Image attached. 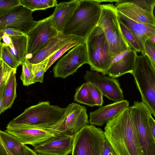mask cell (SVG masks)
Listing matches in <instances>:
<instances>
[{
	"label": "cell",
	"mask_w": 155,
	"mask_h": 155,
	"mask_svg": "<svg viewBox=\"0 0 155 155\" xmlns=\"http://www.w3.org/2000/svg\"><path fill=\"white\" fill-rule=\"evenodd\" d=\"M105 137L117 155H145L140 143L131 107L107 122Z\"/></svg>",
	"instance_id": "cell-1"
},
{
	"label": "cell",
	"mask_w": 155,
	"mask_h": 155,
	"mask_svg": "<svg viewBox=\"0 0 155 155\" xmlns=\"http://www.w3.org/2000/svg\"><path fill=\"white\" fill-rule=\"evenodd\" d=\"M103 1L106 0H79L64 29L63 34L85 41L97 25L101 13V3Z\"/></svg>",
	"instance_id": "cell-2"
},
{
	"label": "cell",
	"mask_w": 155,
	"mask_h": 155,
	"mask_svg": "<svg viewBox=\"0 0 155 155\" xmlns=\"http://www.w3.org/2000/svg\"><path fill=\"white\" fill-rule=\"evenodd\" d=\"M65 108L41 102L25 109L9 123L14 124L57 129L62 134L63 116Z\"/></svg>",
	"instance_id": "cell-3"
},
{
	"label": "cell",
	"mask_w": 155,
	"mask_h": 155,
	"mask_svg": "<svg viewBox=\"0 0 155 155\" xmlns=\"http://www.w3.org/2000/svg\"><path fill=\"white\" fill-rule=\"evenodd\" d=\"M88 63L91 71L107 75L113 57L104 31L97 25L85 40Z\"/></svg>",
	"instance_id": "cell-4"
},
{
	"label": "cell",
	"mask_w": 155,
	"mask_h": 155,
	"mask_svg": "<svg viewBox=\"0 0 155 155\" xmlns=\"http://www.w3.org/2000/svg\"><path fill=\"white\" fill-rule=\"evenodd\" d=\"M101 13L97 25L103 30L113 57L131 48L121 32L118 12L113 4H101Z\"/></svg>",
	"instance_id": "cell-5"
},
{
	"label": "cell",
	"mask_w": 155,
	"mask_h": 155,
	"mask_svg": "<svg viewBox=\"0 0 155 155\" xmlns=\"http://www.w3.org/2000/svg\"><path fill=\"white\" fill-rule=\"evenodd\" d=\"M132 74L142 101L155 117V69L147 55L138 56Z\"/></svg>",
	"instance_id": "cell-6"
},
{
	"label": "cell",
	"mask_w": 155,
	"mask_h": 155,
	"mask_svg": "<svg viewBox=\"0 0 155 155\" xmlns=\"http://www.w3.org/2000/svg\"><path fill=\"white\" fill-rule=\"evenodd\" d=\"M105 139L101 129L87 124L75 135L71 155H101Z\"/></svg>",
	"instance_id": "cell-7"
},
{
	"label": "cell",
	"mask_w": 155,
	"mask_h": 155,
	"mask_svg": "<svg viewBox=\"0 0 155 155\" xmlns=\"http://www.w3.org/2000/svg\"><path fill=\"white\" fill-rule=\"evenodd\" d=\"M130 107L139 141L145 155H155V140L149 122L151 112L142 101H135Z\"/></svg>",
	"instance_id": "cell-8"
},
{
	"label": "cell",
	"mask_w": 155,
	"mask_h": 155,
	"mask_svg": "<svg viewBox=\"0 0 155 155\" xmlns=\"http://www.w3.org/2000/svg\"><path fill=\"white\" fill-rule=\"evenodd\" d=\"M25 144L35 147L56 136L63 134L59 130L9 123L5 131Z\"/></svg>",
	"instance_id": "cell-9"
},
{
	"label": "cell",
	"mask_w": 155,
	"mask_h": 155,
	"mask_svg": "<svg viewBox=\"0 0 155 155\" xmlns=\"http://www.w3.org/2000/svg\"><path fill=\"white\" fill-rule=\"evenodd\" d=\"M88 63L85 42L73 47L62 57L53 69L55 78L65 79L73 75L83 65Z\"/></svg>",
	"instance_id": "cell-10"
},
{
	"label": "cell",
	"mask_w": 155,
	"mask_h": 155,
	"mask_svg": "<svg viewBox=\"0 0 155 155\" xmlns=\"http://www.w3.org/2000/svg\"><path fill=\"white\" fill-rule=\"evenodd\" d=\"M54 27L52 15L38 21L37 24L27 34L28 38L27 55L30 58L44 47L59 33ZM26 56V57H27Z\"/></svg>",
	"instance_id": "cell-11"
},
{
	"label": "cell",
	"mask_w": 155,
	"mask_h": 155,
	"mask_svg": "<svg viewBox=\"0 0 155 155\" xmlns=\"http://www.w3.org/2000/svg\"><path fill=\"white\" fill-rule=\"evenodd\" d=\"M33 12L22 6H18L0 17V29L13 28L26 34L37 24Z\"/></svg>",
	"instance_id": "cell-12"
},
{
	"label": "cell",
	"mask_w": 155,
	"mask_h": 155,
	"mask_svg": "<svg viewBox=\"0 0 155 155\" xmlns=\"http://www.w3.org/2000/svg\"><path fill=\"white\" fill-rule=\"evenodd\" d=\"M84 78L86 82L95 85L109 99L114 102L124 100L123 92L117 79L89 70L86 71Z\"/></svg>",
	"instance_id": "cell-13"
},
{
	"label": "cell",
	"mask_w": 155,
	"mask_h": 155,
	"mask_svg": "<svg viewBox=\"0 0 155 155\" xmlns=\"http://www.w3.org/2000/svg\"><path fill=\"white\" fill-rule=\"evenodd\" d=\"M88 123L85 106L72 103L65 107L62 126L64 134L74 135Z\"/></svg>",
	"instance_id": "cell-14"
},
{
	"label": "cell",
	"mask_w": 155,
	"mask_h": 155,
	"mask_svg": "<svg viewBox=\"0 0 155 155\" xmlns=\"http://www.w3.org/2000/svg\"><path fill=\"white\" fill-rule=\"evenodd\" d=\"M75 135H58L34 147V151L40 154L48 155H68L72 153Z\"/></svg>",
	"instance_id": "cell-15"
},
{
	"label": "cell",
	"mask_w": 155,
	"mask_h": 155,
	"mask_svg": "<svg viewBox=\"0 0 155 155\" xmlns=\"http://www.w3.org/2000/svg\"><path fill=\"white\" fill-rule=\"evenodd\" d=\"M137 52L131 48L113 57L107 74L116 78L125 74H132L138 55Z\"/></svg>",
	"instance_id": "cell-16"
},
{
	"label": "cell",
	"mask_w": 155,
	"mask_h": 155,
	"mask_svg": "<svg viewBox=\"0 0 155 155\" xmlns=\"http://www.w3.org/2000/svg\"><path fill=\"white\" fill-rule=\"evenodd\" d=\"M118 16L119 20L131 31L137 42L141 55L145 54L144 44L147 40L155 36V25L135 22L118 12Z\"/></svg>",
	"instance_id": "cell-17"
},
{
	"label": "cell",
	"mask_w": 155,
	"mask_h": 155,
	"mask_svg": "<svg viewBox=\"0 0 155 155\" xmlns=\"http://www.w3.org/2000/svg\"><path fill=\"white\" fill-rule=\"evenodd\" d=\"M114 5L118 12L134 21L155 25L153 14L139 7L130 0H117Z\"/></svg>",
	"instance_id": "cell-18"
},
{
	"label": "cell",
	"mask_w": 155,
	"mask_h": 155,
	"mask_svg": "<svg viewBox=\"0 0 155 155\" xmlns=\"http://www.w3.org/2000/svg\"><path fill=\"white\" fill-rule=\"evenodd\" d=\"M129 107V102L124 100L101 107L90 113V123L94 125L102 126Z\"/></svg>",
	"instance_id": "cell-19"
},
{
	"label": "cell",
	"mask_w": 155,
	"mask_h": 155,
	"mask_svg": "<svg viewBox=\"0 0 155 155\" xmlns=\"http://www.w3.org/2000/svg\"><path fill=\"white\" fill-rule=\"evenodd\" d=\"M78 37L72 35H66L59 32L44 47L27 58L32 64H37L48 60L55 52L64 45Z\"/></svg>",
	"instance_id": "cell-20"
},
{
	"label": "cell",
	"mask_w": 155,
	"mask_h": 155,
	"mask_svg": "<svg viewBox=\"0 0 155 155\" xmlns=\"http://www.w3.org/2000/svg\"><path fill=\"white\" fill-rule=\"evenodd\" d=\"M79 0L62 2L58 4L52 15L54 27L59 32L63 31L69 19L72 15Z\"/></svg>",
	"instance_id": "cell-21"
},
{
	"label": "cell",
	"mask_w": 155,
	"mask_h": 155,
	"mask_svg": "<svg viewBox=\"0 0 155 155\" xmlns=\"http://www.w3.org/2000/svg\"><path fill=\"white\" fill-rule=\"evenodd\" d=\"M12 43L6 46L15 59L21 65L25 61L27 55L28 38L26 35L21 36H10Z\"/></svg>",
	"instance_id": "cell-22"
},
{
	"label": "cell",
	"mask_w": 155,
	"mask_h": 155,
	"mask_svg": "<svg viewBox=\"0 0 155 155\" xmlns=\"http://www.w3.org/2000/svg\"><path fill=\"white\" fill-rule=\"evenodd\" d=\"M0 140L13 155H26L27 146L13 136L1 130Z\"/></svg>",
	"instance_id": "cell-23"
},
{
	"label": "cell",
	"mask_w": 155,
	"mask_h": 155,
	"mask_svg": "<svg viewBox=\"0 0 155 155\" xmlns=\"http://www.w3.org/2000/svg\"><path fill=\"white\" fill-rule=\"evenodd\" d=\"M17 69H13L4 89L3 112L11 108L16 97L17 83L16 78Z\"/></svg>",
	"instance_id": "cell-24"
},
{
	"label": "cell",
	"mask_w": 155,
	"mask_h": 155,
	"mask_svg": "<svg viewBox=\"0 0 155 155\" xmlns=\"http://www.w3.org/2000/svg\"><path fill=\"white\" fill-rule=\"evenodd\" d=\"M74 100L77 102L91 107L96 106L90 92L87 82L84 83L77 88Z\"/></svg>",
	"instance_id": "cell-25"
},
{
	"label": "cell",
	"mask_w": 155,
	"mask_h": 155,
	"mask_svg": "<svg viewBox=\"0 0 155 155\" xmlns=\"http://www.w3.org/2000/svg\"><path fill=\"white\" fill-rule=\"evenodd\" d=\"M20 1L21 5L33 12L56 7L58 4L56 0H20Z\"/></svg>",
	"instance_id": "cell-26"
},
{
	"label": "cell",
	"mask_w": 155,
	"mask_h": 155,
	"mask_svg": "<svg viewBox=\"0 0 155 155\" xmlns=\"http://www.w3.org/2000/svg\"><path fill=\"white\" fill-rule=\"evenodd\" d=\"M85 42V41L84 39L78 38L64 45L48 58L45 69V72L57 59L66 52L72 48L79 44L84 43Z\"/></svg>",
	"instance_id": "cell-27"
},
{
	"label": "cell",
	"mask_w": 155,
	"mask_h": 155,
	"mask_svg": "<svg viewBox=\"0 0 155 155\" xmlns=\"http://www.w3.org/2000/svg\"><path fill=\"white\" fill-rule=\"evenodd\" d=\"M21 65L22 70L20 79L23 85L27 86L35 84L34 75L32 71L33 64L30 63L26 58Z\"/></svg>",
	"instance_id": "cell-28"
},
{
	"label": "cell",
	"mask_w": 155,
	"mask_h": 155,
	"mask_svg": "<svg viewBox=\"0 0 155 155\" xmlns=\"http://www.w3.org/2000/svg\"><path fill=\"white\" fill-rule=\"evenodd\" d=\"M0 45V59L11 68L17 69L21 64L15 59L4 43L1 42Z\"/></svg>",
	"instance_id": "cell-29"
},
{
	"label": "cell",
	"mask_w": 155,
	"mask_h": 155,
	"mask_svg": "<svg viewBox=\"0 0 155 155\" xmlns=\"http://www.w3.org/2000/svg\"><path fill=\"white\" fill-rule=\"evenodd\" d=\"M119 21L121 32L128 46L137 52H141L140 46L133 34L119 20Z\"/></svg>",
	"instance_id": "cell-30"
},
{
	"label": "cell",
	"mask_w": 155,
	"mask_h": 155,
	"mask_svg": "<svg viewBox=\"0 0 155 155\" xmlns=\"http://www.w3.org/2000/svg\"><path fill=\"white\" fill-rule=\"evenodd\" d=\"M0 91L4 90L13 68L0 59Z\"/></svg>",
	"instance_id": "cell-31"
},
{
	"label": "cell",
	"mask_w": 155,
	"mask_h": 155,
	"mask_svg": "<svg viewBox=\"0 0 155 155\" xmlns=\"http://www.w3.org/2000/svg\"><path fill=\"white\" fill-rule=\"evenodd\" d=\"M47 61V60L39 63L33 64L32 71L35 83L37 82L43 83L44 74Z\"/></svg>",
	"instance_id": "cell-32"
},
{
	"label": "cell",
	"mask_w": 155,
	"mask_h": 155,
	"mask_svg": "<svg viewBox=\"0 0 155 155\" xmlns=\"http://www.w3.org/2000/svg\"><path fill=\"white\" fill-rule=\"evenodd\" d=\"M19 6H21L20 0H0V17Z\"/></svg>",
	"instance_id": "cell-33"
},
{
	"label": "cell",
	"mask_w": 155,
	"mask_h": 155,
	"mask_svg": "<svg viewBox=\"0 0 155 155\" xmlns=\"http://www.w3.org/2000/svg\"><path fill=\"white\" fill-rule=\"evenodd\" d=\"M87 82L90 92L96 105L101 106L104 103L103 95L102 92L95 85L91 83Z\"/></svg>",
	"instance_id": "cell-34"
},
{
	"label": "cell",
	"mask_w": 155,
	"mask_h": 155,
	"mask_svg": "<svg viewBox=\"0 0 155 155\" xmlns=\"http://www.w3.org/2000/svg\"><path fill=\"white\" fill-rule=\"evenodd\" d=\"M130 1L143 9L152 13L153 8L155 5V0H130Z\"/></svg>",
	"instance_id": "cell-35"
},
{
	"label": "cell",
	"mask_w": 155,
	"mask_h": 155,
	"mask_svg": "<svg viewBox=\"0 0 155 155\" xmlns=\"http://www.w3.org/2000/svg\"><path fill=\"white\" fill-rule=\"evenodd\" d=\"M144 48L145 54L155 63V44L149 39L145 42Z\"/></svg>",
	"instance_id": "cell-36"
},
{
	"label": "cell",
	"mask_w": 155,
	"mask_h": 155,
	"mask_svg": "<svg viewBox=\"0 0 155 155\" xmlns=\"http://www.w3.org/2000/svg\"><path fill=\"white\" fill-rule=\"evenodd\" d=\"M4 34H6L10 36H21L26 34L21 31L13 28L5 27L0 29V38Z\"/></svg>",
	"instance_id": "cell-37"
},
{
	"label": "cell",
	"mask_w": 155,
	"mask_h": 155,
	"mask_svg": "<svg viewBox=\"0 0 155 155\" xmlns=\"http://www.w3.org/2000/svg\"><path fill=\"white\" fill-rule=\"evenodd\" d=\"M101 155H117L106 138L103 144Z\"/></svg>",
	"instance_id": "cell-38"
},
{
	"label": "cell",
	"mask_w": 155,
	"mask_h": 155,
	"mask_svg": "<svg viewBox=\"0 0 155 155\" xmlns=\"http://www.w3.org/2000/svg\"><path fill=\"white\" fill-rule=\"evenodd\" d=\"M2 39L3 43L6 46H9L12 43V40L10 36L6 34H4L0 38V40Z\"/></svg>",
	"instance_id": "cell-39"
},
{
	"label": "cell",
	"mask_w": 155,
	"mask_h": 155,
	"mask_svg": "<svg viewBox=\"0 0 155 155\" xmlns=\"http://www.w3.org/2000/svg\"><path fill=\"white\" fill-rule=\"evenodd\" d=\"M149 122L152 133L155 140V120L152 116L149 119Z\"/></svg>",
	"instance_id": "cell-40"
},
{
	"label": "cell",
	"mask_w": 155,
	"mask_h": 155,
	"mask_svg": "<svg viewBox=\"0 0 155 155\" xmlns=\"http://www.w3.org/2000/svg\"><path fill=\"white\" fill-rule=\"evenodd\" d=\"M4 90L0 91V114L4 112Z\"/></svg>",
	"instance_id": "cell-41"
},
{
	"label": "cell",
	"mask_w": 155,
	"mask_h": 155,
	"mask_svg": "<svg viewBox=\"0 0 155 155\" xmlns=\"http://www.w3.org/2000/svg\"><path fill=\"white\" fill-rule=\"evenodd\" d=\"M6 149L9 155H13L6 148ZM26 155H38V154H37V153H36L35 151L31 149L28 147L27 146L26 147Z\"/></svg>",
	"instance_id": "cell-42"
},
{
	"label": "cell",
	"mask_w": 155,
	"mask_h": 155,
	"mask_svg": "<svg viewBox=\"0 0 155 155\" xmlns=\"http://www.w3.org/2000/svg\"><path fill=\"white\" fill-rule=\"evenodd\" d=\"M0 155H9L4 145L0 140Z\"/></svg>",
	"instance_id": "cell-43"
},
{
	"label": "cell",
	"mask_w": 155,
	"mask_h": 155,
	"mask_svg": "<svg viewBox=\"0 0 155 155\" xmlns=\"http://www.w3.org/2000/svg\"><path fill=\"white\" fill-rule=\"evenodd\" d=\"M149 39L154 44H155V36H153Z\"/></svg>",
	"instance_id": "cell-44"
},
{
	"label": "cell",
	"mask_w": 155,
	"mask_h": 155,
	"mask_svg": "<svg viewBox=\"0 0 155 155\" xmlns=\"http://www.w3.org/2000/svg\"><path fill=\"white\" fill-rule=\"evenodd\" d=\"M153 15L154 17L155 20V5L153 7Z\"/></svg>",
	"instance_id": "cell-45"
},
{
	"label": "cell",
	"mask_w": 155,
	"mask_h": 155,
	"mask_svg": "<svg viewBox=\"0 0 155 155\" xmlns=\"http://www.w3.org/2000/svg\"><path fill=\"white\" fill-rule=\"evenodd\" d=\"M151 61H152V63L153 65V66L155 69V63L154 62H153L152 60H151Z\"/></svg>",
	"instance_id": "cell-46"
},
{
	"label": "cell",
	"mask_w": 155,
	"mask_h": 155,
	"mask_svg": "<svg viewBox=\"0 0 155 155\" xmlns=\"http://www.w3.org/2000/svg\"><path fill=\"white\" fill-rule=\"evenodd\" d=\"M38 155H45V154H38Z\"/></svg>",
	"instance_id": "cell-47"
}]
</instances>
